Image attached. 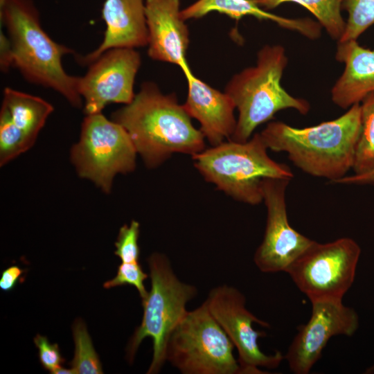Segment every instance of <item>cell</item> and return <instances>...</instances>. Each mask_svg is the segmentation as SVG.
Instances as JSON below:
<instances>
[{
  "label": "cell",
  "mask_w": 374,
  "mask_h": 374,
  "mask_svg": "<svg viewBox=\"0 0 374 374\" xmlns=\"http://www.w3.org/2000/svg\"><path fill=\"white\" fill-rule=\"evenodd\" d=\"M175 93L163 94L152 82H143L132 101L114 112L112 120L127 132L147 167H157L173 153L191 156L205 149L204 136Z\"/></svg>",
  "instance_id": "cell-1"
},
{
  "label": "cell",
  "mask_w": 374,
  "mask_h": 374,
  "mask_svg": "<svg viewBox=\"0 0 374 374\" xmlns=\"http://www.w3.org/2000/svg\"><path fill=\"white\" fill-rule=\"evenodd\" d=\"M360 128L357 103L340 117L314 126L296 128L274 121L260 134L268 149L286 152L303 172L333 184L353 169Z\"/></svg>",
  "instance_id": "cell-2"
},
{
  "label": "cell",
  "mask_w": 374,
  "mask_h": 374,
  "mask_svg": "<svg viewBox=\"0 0 374 374\" xmlns=\"http://www.w3.org/2000/svg\"><path fill=\"white\" fill-rule=\"evenodd\" d=\"M0 21L11 47L12 67L34 84L51 89L76 108L83 107L78 76L66 72L62 57L74 53L57 43L43 29L32 0H0Z\"/></svg>",
  "instance_id": "cell-3"
},
{
  "label": "cell",
  "mask_w": 374,
  "mask_h": 374,
  "mask_svg": "<svg viewBox=\"0 0 374 374\" xmlns=\"http://www.w3.org/2000/svg\"><path fill=\"white\" fill-rule=\"evenodd\" d=\"M287 64L284 48L280 45H265L257 54L254 66L234 75L225 87L239 116L235 130L229 139L245 142L255 129L273 118L283 109H294L305 115L310 103L289 94L280 84Z\"/></svg>",
  "instance_id": "cell-4"
},
{
  "label": "cell",
  "mask_w": 374,
  "mask_h": 374,
  "mask_svg": "<svg viewBox=\"0 0 374 374\" xmlns=\"http://www.w3.org/2000/svg\"><path fill=\"white\" fill-rule=\"evenodd\" d=\"M267 150L260 134L256 133L245 142L229 139L192 158L206 181L238 201L257 205L263 201L265 179L294 177L287 166L269 157Z\"/></svg>",
  "instance_id": "cell-5"
},
{
  "label": "cell",
  "mask_w": 374,
  "mask_h": 374,
  "mask_svg": "<svg viewBox=\"0 0 374 374\" xmlns=\"http://www.w3.org/2000/svg\"><path fill=\"white\" fill-rule=\"evenodd\" d=\"M148 262L151 289L142 300L143 319L127 344V357L132 362L142 341L150 337L153 357L147 373L154 374L166 362L169 337L186 313V304L197 294V288L177 278L165 255L154 253Z\"/></svg>",
  "instance_id": "cell-6"
},
{
  "label": "cell",
  "mask_w": 374,
  "mask_h": 374,
  "mask_svg": "<svg viewBox=\"0 0 374 374\" xmlns=\"http://www.w3.org/2000/svg\"><path fill=\"white\" fill-rule=\"evenodd\" d=\"M234 345L204 302L172 331L166 361L184 374H239Z\"/></svg>",
  "instance_id": "cell-7"
},
{
  "label": "cell",
  "mask_w": 374,
  "mask_h": 374,
  "mask_svg": "<svg viewBox=\"0 0 374 374\" xmlns=\"http://www.w3.org/2000/svg\"><path fill=\"white\" fill-rule=\"evenodd\" d=\"M136 154L125 129L101 112L86 115L71 159L80 177L109 193L117 174L135 169Z\"/></svg>",
  "instance_id": "cell-8"
},
{
  "label": "cell",
  "mask_w": 374,
  "mask_h": 374,
  "mask_svg": "<svg viewBox=\"0 0 374 374\" xmlns=\"http://www.w3.org/2000/svg\"><path fill=\"white\" fill-rule=\"evenodd\" d=\"M360 254L359 245L350 238L314 241L285 272L311 302L342 301L354 283Z\"/></svg>",
  "instance_id": "cell-9"
},
{
  "label": "cell",
  "mask_w": 374,
  "mask_h": 374,
  "mask_svg": "<svg viewBox=\"0 0 374 374\" xmlns=\"http://www.w3.org/2000/svg\"><path fill=\"white\" fill-rule=\"evenodd\" d=\"M245 297L236 288L226 285L213 288L204 301L209 311L228 335L238 353L242 373H265L260 367L275 368L285 359L279 351L274 355L264 353L258 339L265 332L256 330L253 323L269 328L245 307Z\"/></svg>",
  "instance_id": "cell-10"
},
{
  "label": "cell",
  "mask_w": 374,
  "mask_h": 374,
  "mask_svg": "<svg viewBox=\"0 0 374 374\" xmlns=\"http://www.w3.org/2000/svg\"><path fill=\"white\" fill-rule=\"evenodd\" d=\"M141 57L133 48H114L102 53L78 76V93L85 114L101 113L109 103H130Z\"/></svg>",
  "instance_id": "cell-11"
},
{
  "label": "cell",
  "mask_w": 374,
  "mask_h": 374,
  "mask_svg": "<svg viewBox=\"0 0 374 374\" xmlns=\"http://www.w3.org/2000/svg\"><path fill=\"white\" fill-rule=\"evenodd\" d=\"M290 181L267 178L262 184L267 222L263 240L254 253L253 261L264 273L285 271L314 242L289 223L285 192Z\"/></svg>",
  "instance_id": "cell-12"
},
{
  "label": "cell",
  "mask_w": 374,
  "mask_h": 374,
  "mask_svg": "<svg viewBox=\"0 0 374 374\" xmlns=\"http://www.w3.org/2000/svg\"><path fill=\"white\" fill-rule=\"evenodd\" d=\"M309 321L298 328L285 359L295 374H308L321 358L329 339L336 335L352 336L359 327L356 311L339 300L312 301Z\"/></svg>",
  "instance_id": "cell-13"
},
{
  "label": "cell",
  "mask_w": 374,
  "mask_h": 374,
  "mask_svg": "<svg viewBox=\"0 0 374 374\" xmlns=\"http://www.w3.org/2000/svg\"><path fill=\"white\" fill-rule=\"evenodd\" d=\"M148 54L154 60L188 66L189 31L181 17L180 0H145Z\"/></svg>",
  "instance_id": "cell-14"
},
{
  "label": "cell",
  "mask_w": 374,
  "mask_h": 374,
  "mask_svg": "<svg viewBox=\"0 0 374 374\" xmlns=\"http://www.w3.org/2000/svg\"><path fill=\"white\" fill-rule=\"evenodd\" d=\"M188 84V95L183 105L191 118L197 120L200 131L212 146L233 134L237 121L235 106L226 92L213 88L194 75L188 66L182 69Z\"/></svg>",
  "instance_id": "cell-15"
},
{
  "label": "cell",
  "mask_w": 374,
  "mask_h": 374,
  "mask_svg": "<svg viewBox=\"0 0 374 374\" xmlns=\"http://www.w3.org/2000/svg\"><path fill=\"white\" fill-rule=\"evenodd\" d=\"M102 18L106 29L100 44L84 55H77L81 65L88 66L105 51L114 48H139L148 44L144 0H105Z\"/></svg>",
  "instance_id": "cell-16"
},
{
  "label": "cell",
  "mask_w": 374,
  "mask_h": 374,
  "mask_svg": "<svg viewBox=\"0 0 374 374\" xmlns=\"http://www.w3.org/2000/svg\"><path fill=\"white\" fill-rule=\"evenodd\" d=\"M336 59L345 68L331 90L332 100L346 109L374 92V50L364 48L357 40L338 42Z\"/></svg>",
  "instance_id": "cell-17"
},
{
  "label": "cell",
  "mask_w": 374,
  "mask_h": 374,
  "mask_svg": "<svg viewBox=\"0 0 374 374\" xmlns=\"http://www.w3.org/2000/svg\"><path fill=\"white\" fill-rule=\"evenodd\" d=\"M216 11L235 20L252 16L259 20H269L279 26L302 35L316 39L320 36L321 26L309 18L292 19L277 15L260 8L254 0H197L181 10L184 20L199 19Z\"/></svg>",
  "instance_id": "cell-18"
},
{
  "label": "cell",
  "mask_w": 374,
  "mask_h": 374,
  "mask_svg": "<svg viewBox=\"0 0 374 374\" xmlns=\"http://www.w3.org/2000/svg\"><path fill=\"white\" fill-rule=\"evenodd\" d=\"M1 108L18 129L34 141L54 109L43 98L10 87L3 90Z\"/></svg>",
  "instance_id": "cell-19"
},
{
  "label": "cell",
  "mask_w": 374,
  "mask_h": 374,
  "mask_svg": "<svg viewBox=\"0 0 374 374\" xmlns=\"http://www.w3.org/2000/svg\"><path fill=\"white\" fill-rule=\"evenodd\" d=\"M265 10L274 9L284 3L299 4L308 10L328 35L339 42L346 28L341 15L344 0H254Z\"/></svg>",
  "instance_id": "cell-20"
},
{
  "label": "cell",
  "mask_w": 374,
  "mask_h": 374,
  "mask_svg": "<svg viewBox=\"0 0 374 374\" xmlns=\"http://www.w3.org/2000/svg\"><path fill=\"white\" fill-rule=\"evenodd\" d=\"M361 128L353 170L360 174L374 169V92L360 103Z\"/></svg>",
  "instance_id": "cell-21"
},
{
  "label": "cell",
  "mask_w": 374,
  "mask_h": 374,
  "mask_svg": "<svg viewBox=\"0 0 374 374\" xmlns=\"http://www.w3.org/2000/svg\"><path fill=\"white\" fill-rule=\"evenodd\" d=\"M75 343L74 357L70 363L75 374L103 373L100 359L92 344L84 323L76 320L73 326Z\"/></svg>",
  "instance_id": "cell-22"
},
{
  "label": "cell",
  "mask_w": 374,
  "mask_h": 374,
  "mask_svg": "<svg viewBox=\"0 0 374 374\" xmlns=\"http://www.w3.org/2000/svg\"><path fill=\"white\" fill-rule=\"evenodd\" d=\"M35 141L18 129L2 108L0 111V166L30 149Z\"/></svg>",
  "instance_id": "cell-23"
},
{
  "label": "cell",
  "mask_w": 374,
  "mask_h": 374,
  "mask_svg": "<svg viewBox=\"0 0 374 374\" xmlns=\"http://www.w3.org/2000/svg\"><path fill=\"white\" fill-rule=\"evenodd\" d=\"M342 8L347 12L348 18L339 42L357 40L374 24V0H344Z\"/></svg>",
  "instance_id": "cell-24"
},
{
  "label": "cell",
  "mask_w": 374,
  "mask_h": 374,
  "mask_svg": "<svg viewBox=\"0 0 374 374\" xmlns=\"http://www.w3.org/2000/svg\"><path fill=\"white\" fill-rule=\"evenodd\" d=\"M140 225L137 221L132 220L130 225L121 227L115 243L114 253L122 262H139L140 249L138 244Z\"/></svg>",
  "instance_id": "cell-25"
},
{
  "label": "cell",
  "mask_w": 374,
  "mask_h": 374,
  "mask_svg": "<svg viewBox=\"0 0 374 374\" xmlns=\"http://www.w3.org/2000/svg\"><path fill=\"white\" fill-rule=\"evenodd\" d=\"M148 277L141 266L136 262H121L118 267L117 274L114 278L103 284L105 289L117 286L130 285L135 287L141 298L144 299L148 295L143 282Z\"/></svg>",
  "instance_id": "cell-26"
},
{
  "label": "cell",
  "mask_w": 374,
  "mask_h": 374,
  "mask_svg": "<svg viewBox=\"0 0 374 374\" xmlns=\"http://www.w3.org/2000/svg\"><path fill=\"white\" fill-rule=\"evenodd\" d=\"M34 343L38 348L39 359L42 366L51 373L56 368L62 366L64 359L61 356L57 344H51L46 337L37 335Z\"/></svg>",
  "instance_id": "cell-27"
},
{
  "label": "cell",
  "mask_w": 374,
  "mask_h": 374,
  "mask_svg": "<svg viewBox=\"0 0 374 374\" xmlns=\"http://www.w3.org/2000/svg\"><path fill=\"white\" fill-rule=\"evenodd\" d=\"M24 271L16 265L10 266L4 269L0 278V289L4 292H10L13 290Z\"/></svg>",
  "instance_id": "cell-28"
},
{
  "label": "cell",
  "mask_w": 374,
  "mask_h": 374,
  "mask_svg": "<svg viewBox=\"0 0 374 374\" xmlns=\"http://www.w3.org/2000/svg\"><path fill=\"white\" fill-rule=\"evenodd\" d=\"M333 184L343 185H369L374 186V169L360 174L344 176Z\"/></svg>",
  "instance_id": "cell-29"
},
{
  "label": "cell",
  "mask_w": 374,
  "mask_h": 374,
  "mask_svg": "<svg viewBox=\"0 0 374 374\" xmlns=\"http://www.w3.org/2000/svg\"><path fill=\"white\" fill-rule=\"evenodd\" d=\"M51 373L53 374H74V371L71 368H65L62 366H60L55 370H54Z\"/></svg>",
  "instance_id": "cell-30"
}]
</instances>
